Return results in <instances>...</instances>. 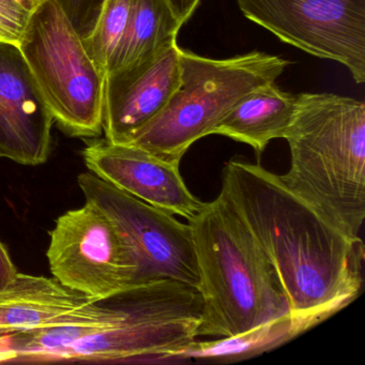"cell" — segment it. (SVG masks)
<instances>
[{"label":"cell","instance_id":"obj_1","mask_svg":"<svg viewBox=\"0 0 365 365\" xmlns=\"http://www.w3.org/2000/svg\"><path fill=\"white\" fill-rule=\"evenodd\" d=\"M221 193L277 270L292 313L334 316L358 298L362 239L335 227L281 175L235 158L222 172Z\"/></svg>","mask_w":365,"mask_h":365},{"label":"cell","instance_id":"obj_2","mask_svg":"<svg viewBox=\"0 0 365 365\" xmlns=\"http://www.w3.org/2000/svg\"><path fill=\"white\" fill-rule=\"evenodd\" d=\"M284 138L290 168L282 180L344 234L360 238L365 219L364 102L334 93H300Z\"/></svg>","mask_w":365,"mask_h":365},{"label":"cell","instance_id":"obj_3","mask_svg":"<svg viewBox=\"0 0 365 365\" xmlns=\"http://www.w3.org/2000/svg\"><path fill=\"white\" fill-rule=\"evenodd\" d=\"M187 224L202 302L197 337L232 336L292 313L277 270L221 192Z\"/></svg>","mask_w":365,"mask_h":365},{"label":"cell","instance_id":"obj_4","mask_svg":"<svg viewBox=\"0 0 365 365\" xmlns=\"http://www.w3.org/2000/svg\"><path fill=\"white\" fill-rule=\"evenodd\" d=\"M289 61L264 52L212 59L180 50L181 81L163 112L127 145L174 165L252 91L275 83Z\"/></svg>","mask_w":365,"mask_h":365},{"label":"cell","instance_id":"obj_5","mask_svg":"<svg viewBox=\"0 0 365 365\" xmlns=\"http://www.w3.org/2000/svg\"><path fill=\"white\" fill-rule=\"evenodd\" d=\"M112 299L125 313L120 322L78 341L63 362L172 364V352L198 339L202 296L192 286L159 279Z\"/></svg>","mask_w":365,"mask_h":365},{"label":"cell","instance_id":"obj_6","mask_svg":"<svg viewBox=\"0 0 365 365\" xmlns=\"http://www.w3.org/2000/svg\"><path fill=\"white\" fill-rule=\"evenodd\" d=\"M19 48L59 127L76 138L99 136L106 76L56 0L33 12Z\"/></svg>","mask_w":365,"mask_h":365},{"label":"cell","instance_id":"obj_7","mask_svg":"<svg viewBox=\"0 0 365 365\" xmlns=\"http://www.w3.org/2000/svg\"><path fill=\"white\" fill-rule=\"evenodd\" d=\"M48 259L57 281L91 300L101 302L135 287L138 258L131 242L93 202L56 220Z\"/></svg>","mask_w":365,"mask_h":365},{"label":"cell","instance_id":"obj_8","mask_svg":"<svg viewBox=\"0 0 365 365\" xmlns=\"http://www.w3.org/2000/svg\"><path fill=\"white\" fill-rule=\"evenodd\" d=\"M247 20L365 82V0H236Z\"/></svg>","mask_w":365,"mask_h":365},{"label":"cell","instance_id":"obj_9","mask_svg":"<svg viewBox=\"0 0 365 365\" xmlns=\"http://www.w3.org/2000/svg\"><path fill=\"white\" fill-rule=\"evenodd\" d=\"M78 182L85 200L110 215L131 242L138 258L135 287L159 279H174L200 289L189 224L117 189L93 173H83Z\"/></svg>","mask_w":365,"mask_h":365},{"label":"cell","instance_id":"obj_10","mask_svg":"<svg viewBox=\"0 0 365 365\" xmlns=\"http://www.w3.org/2000/svg\"><path fill=\"white\" fill-rule=\"evenodd\" d=\"M177 42L130 67L106 74L103 130L106 140L127 144L159 116L181 81Z\"/></svg>","mask_w":365,"mask_h":365},{"label":"cell","instance_id":"obj_11","mask_svg":"<svg viewBox=\"0 0 365 365\" xmlns=\"http://www.w3.org/2000/svg\"><path fill=\"white\" fill-rule=\"evenodd\" d=\"M53 123L20 48L0 42V159L29 166L46 163Z\"/></svg>","mask_w":365,"mask_h":365},{"label":"cell","instance_id":"obj_12","mask_svg":"<svg viewBox=\"0 0 365 365\" xmlns=\"http://www.w3.org/2000/svg\"><path fill=\"white\" fill-rule=\"evenodd\" d=\"M83 159L102 180L166 212L190 220L204 205L187 189L179 165L144 149L97 140L85 147Z\"/></svg>","mask_w":365,"mask_h":365},{"label":"cell","instance_id":"obj_13","mask_svg":"<svg viewBox=\"0 0 365 365\" xmlns=\"http://www.w3.org/2000/svg\"><path fill=\"white\" fill-rule=\"evenodd\" d=\"M89 301L55 277L18 272L0 289V339L52 326Z\"/></svg>","mask_w":365,"mask_h":365},{"label":"cell","instance_id":"obj_14","mask_svg":"<svg viewBox=\"0 0 365 365\" xmlns=\"http://www.w3.org/2000/svg\"><path fill=\"white\" fill-rule=\"evenodd\" d=\"M327 312L289 313L251 330L211 341H191L170 354L172 364L181 363H236L277 349L332 317Z\"/></svg>","mask_w":365,"mask_h":365},{"label":"cell","instance_id":"obj_15","mask_svg":"<svg viewBox=\"0 0 365 365\" xmlns=\"http://www.w3.org/2000/svg\"><path fill=\"white\" fill-rule=\"evenodd\" d=\"M125 313L112 298L89 301L58 322L8 337L16 351L14 362H63L76 344L89 335L115 328Z\"/></svg>","mask_w":365,"mask_h":365},{"label":"cell","instance_id":"obj_16","mask_svg":"<svg viewBox=\"0 0 365 365\" xmlns=\"http://www.w3.org/2000/svg\"><path fill=\"white\" fill-rule=\"evenodd\" d=\"M296 106L297 96L271 83L241 100L217 125L213 134L249 145L260 155L271 140L284 138Z\"/></svg>","mask_w":365,"mask_h":365},{"label":"cell","instance_id":"obj_17","mask_svg":"<svg viewBox=\"0 0 365 365\" xmlns=\"http://www.w3.org/2000/svg\"><path fill=\"white\" fill-rule=\"evenodd\" d=\"M182 26L168 0H132L127 29L106 76L144 61L175 43Z\"/></svg>","mask_w":365,"mask_h":365},{"label":"cell","instance_id":"obj_18","mask_svg":"<svg viewBox=\"0 0 365 365\" xmlns=\"http://www.w3.org/2000/svg\"><path fill=\"white\" fill-rule=\"evenodd\" d=\"M132 0H106L85 48L106 76L108 63L116 52L129 22Z\"/></svg>","mask_w":365,"mask_h":365},{"label":"cell","instance_id":"obj_19","mask_svg":"<svg viewBox=\"0 0 365 365\" xmlns=\"http://www.w3.org/2000/svg\"><path fill=\"white\" fill-rule=\"evenodd\" d=\"M31 14L19 0H0V42L19 46Z\"/></svg>","mask_w":365,"mask_h":365},{"label":"cell","instance_id":"obj_20","mask_svg":"<svg viewBox=\"0 0 365 365\" xmlns=\"http://www.w3.org/2000/svg\"><path fill=\"white\" fill-rule=\"evenodd\" d=\"M104 1L106 0H56L82 40L93 31Z\"/></svg>","mask_w":365,"mask_h":365},{"label":"cell","instance_id":"obj_21","mask_svg":"<svg viewBox=\"0 0 365 365\" xmlns=\"http://www.w3.org/2000/svg\"><path fill=\"white\" fill-rule=\"evenodd\" d=\"M16 266L10 257L9 252L6 249L5 245L0 241V289L8 285L16 277Z\"/></svg>","mask_w":365,"mask_h":365},{"label":"cell","instance_id":"obj_22","mask_svg":"<svg viewBox=\"0 0 365 365\" xmlns=\"http://www.w3.org/2000/svg\"><path fill=\"white\" fill-rule=\"evenodd\" d=\"M168 3L181 24L185 25L200 5V0H168Z\"/></svg>","mask_w":365,"mask_h":365},{"label":"cell","instance_id":"obj_23","mask_svg":"<svg viewBox=\"0 0 365 365\" xmlns=\"http://www.w3.org/2000/svg\"><path fill=\"white\" fill-rule=\"evenodd\" d=\"M16 356V351L10 347L9 339H0V363L14 362Z\"/></svg>","mask_w":365,"mask_h":365},{"label":"cell","instance_id":"obj_24","mask_svg":"<svg viewBox=\"0 0 365 365\" xmlns=\"http://www.w3.org/2000/svg\"><path fill=\"white\" fill-rule=\"evenodd\" d=\"M19 1L22 3L27 9L34 12L42 3H44L46 0H19Z\"/></svg>","mask_w":365,"mask_h":365}]
</instances>
